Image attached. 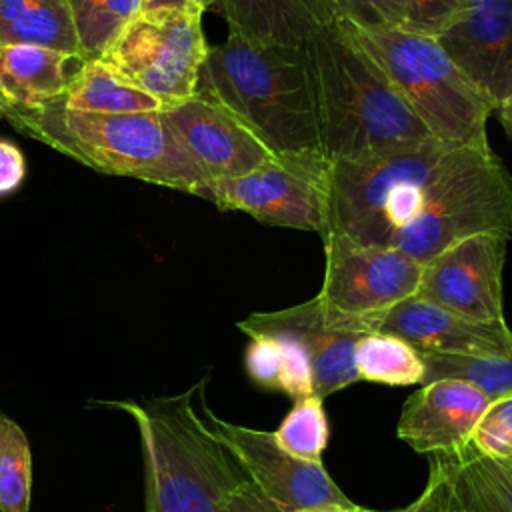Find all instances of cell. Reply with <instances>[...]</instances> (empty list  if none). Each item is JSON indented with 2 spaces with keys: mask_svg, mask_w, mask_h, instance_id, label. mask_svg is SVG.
<instances>
[{
  "mask_svg": "<svg viewBox=\"0 0 512 512\" xmlns=\"http://www.w3.org/2000/svg\"><path fill=\"white\" fill-rule=\"evenodd\" d=\"M324 192L326 234L400 250L420 266L472 234L512 236V176L490 148L430 136L328 164Z\"/></svg>",
  "mask_w": 512,
  "mask_h": 512,
  "instance_id": "6da1fadb",
  "label": "cell"
},
{
  "mask_svg": "<svg viewBox=\"0 0 512 512\" xmlns=\"http://www.w3.org/2000/svg\"><path fill=\"white\" fill-rule=\"evenodd\" d=\"M196 94L230 112L276 160L326 178L306 46L258 44L228 32L208 46Z\"/></svg>",
  "mask_w": 512,
  "mask_h": 512,
  "instance_id": "7a4b0ae2",
  "label": "cell"
},
{
  "mask_svg": "<svg viewBox=\"0 0 512 512\" xmlns=\"http://www.w3.org/2000/svg\"><path fill=\"white\" fill-rule=\"evenodd\" d=\"M304 46L326 164L430 138L344 22H326Z\"/></svg>",
  "mask_w": 512,
  "mask_h": 512,
  "instance_id": "3957f363",
  "label": "cell"
},
{
  "mask_svg": "<svg viewBox=\"0 0 512 512\" xmlns=\"http://www.w3.org/2000/svg\"><path fill=\"white\" fill-rule=\"evenodd\" d=\"M204 380L178 396L100 402L126 412L140 436L146 512H224L246 480L204 414Z\"/></svg>",
  "mask_w": 512,
  "mask_h": 512,
  "instance_id": "277c9868",
  "label": "cell"
},
{
  "mask_svg": "<svg viewBox=\"0 0 512 512\" xmlns=\"http://www.w3.org/2000/svg\"><path fill=\"white\" fill-rule=\"evenodd\" d=\"M0 114L22 134L96 172L138 178L188 194H198L206 184L160 110L98 114L50 102L36 108L0 106Z\"/></svg>",
  "mask_w": 512,
  "mask_h": 512,
  "instance_id": "5b68a950",
  "label": "cell"
},
{
  "mask_svg": "<svg viewBox=\"0 0 512 512\" xmlns=\"http://www.w3.org/2000/svg\"><path fill=\"white\" fill-rule=\"evenodd\" d=\"M344 24L378 62L432 138L456 146L490 148L486 124L492 106L450 60L436 38L386 26Z\"/></svg>",
  "mask_w": 512,
  "mask_h": 512,
  "instance_id": "8992f818",
  "label": "cell"
},
{
  "mask_svg": "<svg viewBox=\"0 0 512 512\" xmlns=\"http://www.w3.org/2000/svg\"><path fill=\"white\" fill-rule=\"evenodd\" d=\"M208 52L202 12H138L100 58L162 106L186 100L198 90Z\"/></svg>",
  "mask_w": 512,
  "mask_h": 512,
  "instance_id": "52a82bcc",
  "label": "cell"
},
{
  "mask_svg": "<svg viewBox=\"0 0 512 512\" xmlns=\"http://www.w3.org/2000/svg\"><path fill=\"white\" fill-rule=\"evenodd\" d=\"M322 242L324 280L318 300L338 326L356 332L360 320L418 292L422 266L404 252L368 246L338 232H328Z\"/></svg>",
  "mask_w": 512,
  "mask_h": 512,
  "instance_id": "ba28073f",
  "label": "cell"
},
{
  "mask_svg": "<svg viewBox=\"0 0 512 512\" xmlns=\"http://www.w3.org/2000/svg\"><path fill=\"white\" fill-rule=\"evenodd\" d=\"M204 414L246 480L280 512L324 504L356 506L322 464L292 456L278 444L274 432L218 418L206 402Z\"/></svg>",
  "mask_w": 512,
  "mask_h": 512,
  "instance_id": "9c48e42d",
  "label": "cell"
},
{
  "mask_svg": "<svg viewBox=\"0 0 512 512\" xmlns=\"http://www.w3.org/2000/svg\"><path fill=\"white\" fill-rule=\"evenodd\" d=\"M196 196L268 226L316 232L320 238L328 230L324 176L276 158L248 174L206 182Z\"/></svg>",
  "mask_w": 512,
  "mask_h": 512,
  "instance_id": "30bf717a",
  "label": "cell"
},
{
  "mask_svg": "<svg viewBox=\"0 0 512 512\" xmlns=\"http://www.w3.org/2000/svg\"><path fill=\"white\" fill-rule=\"evenodd\" d=\"M506 244L508 236L498 232L456 240L422 264L416 294L474 320H506L502 296Z\"/></svg>",
  "mask_w": 512,
  "mask_h": 512,
  "instance_id": "8fae6325",
  "label": "cell"
},
{
  "mask_svg": "<svg viewBox=\"0 0 512 512\" xmlns=\"http://www.w3.org/2000/svg\"><path fill=\"white\" fill-rule=\"evenodd\" d=\"M436 42L492 110L512 98V0H460Z\"/></svg>",
  "mask_w": 512,
  "mask_h": 512,
  "instance_id": "7c38bea8",
  "label": "cell"
},
{
  "mask_svg": "<svg viewBox=\"0 0 512 512\" xmlns=\"http://www.w3.org/2000/svg\"><path fill=\"white\" fill-rule=\"evenodd\" d=\"M356 332L396 336L422 356H486L512 350V330L506 320H474L418 294L360 320Z\"/></svg>",
  "mask_w": 512,
  "mask_h": 512,
  "instance_id": "4fadbf2b",
  "label": "cell"
},
{
  "mask_svg": "<svg viewBox=\"0 0 512 512\" xmlns=\"http://www.w3.org/2000/svg\"><path fill=\"white\" fill-rule=\"evenodd\" d=\"M160 114L206 182L242 176L274 160L230 112L200 94L162 106Z\"/></svg>",
  "mask_w": 512,
  "mask_h": 512,
  "instance_id": "5bb4252c",
  "label": "cell"
},
{
  "mask_svg": "<svg viewBox=\"0 0 512 512\" xmlns=\"http://www.w3.org/2000/svg\"><path fill=\"white\" fill-rule=\"evenodd\" d=\"M236 326L246 336L268 334L296 342L310 360L314 390L322 400L360 380L354 368V348L364 332L338 326L318 296L284 310L254 312Z\"/></svg>",
  "mask_w": 512,
  "mask_h": 512,
  "instance_id": "9a60e30c",
  "label": "cell"
},
{
  "mask_svg": "<svg viewBox=\"0 0 512 512\" xmlns=\"http://www.w3.org/2000/svg\"><path fill=\"white\" fill-rule=\"evenodd\" d=\"M488 404L490 398L464 380H432L404 402L396 434L418 454H460L470 446Z\"/></svg>",
  "mask_w": 512,
  "mask_h": 512,
  "instance_id": "2e32d148",
  "label": "cell"
},
{
  "mask_svg": "<svg viewBox=\"0 0 512 512\" xmlns=\"http://www.w3.org/2000/svg\"><path fill=\"white\" fill-rule=\"evenodd\" d=\"M228 32L258 44L304 46L330 22L318 0H214Z\"/></svg>",
  "mask_w": 512,
  "mask_h": 512,
  "instance_id": "e0dca14e",
  "label": "cell"
},
{
  "mask_svg": "<svg viewBox=\"0 0 512 512\" xmlns=\"http://www.w3.org/2000/svg\"><path fill=\"white\" fill-rule=\"evenodd\" d=\"M452 498V512H512V460L492 458L468 446L460 454L434 456Z\"/></svg>",
  "mask_w": 512,
  "mask_h": 512,
  "instance_id": "ac0fdd59",
  "label": "cell"
},
{
  "mask_svg": "<svg viewBox=\"0 0 512 512\" xmlns=\"http://www.w3.org/2000/svg\"><path fill=\"white\" fill-rule=\"evenodd\" d=\"M66 60V54L40 46H0V106L36 108L60 100Z\"/></svg>",
  "mask_w": 512,
  "mask_h": 512,
  "instance_id": "d6986e66",
  "label": "cell"
},
{
  "mask_svg": "<svg viewBox=\"0 0 512 512\" xmlns=\"http://www.w3.org/2000/svg\"><path fill=\"white\" fill-rule=\"evenodd\" d=\"M28 44L80 60L68 0H0V46Z\"/></svg>",
  "mask_w": 512,
  "mask_h": 512,
  "instance_id": "ffe728a7",
  "label": "cell"
},
{
  "mask_svg": "<svg viewBox=\"0 0 512 512\" xmlns=\"http://www.w3.org/2000/svg\"><path fill=\"white\" fill-rule=\"evenodd\" d=\"M62 106L98 114H138L158 112L162 102L148 92L136 88L102 60H86L68 76L60 96Z\"/></svg>",
  "mask_w": 512,
  "mask_h": 512,
  "instance_id": "44dd1931",
  "label": "cell"
},
{
  "mask_svg": "<svg viewBox=\"0 0 512 512\" xmlns=\"http://www.w3.org/2000/svg\"><path fill=\"white\" fill-rule=\"evenodd\" d=\"M248 338L244 368L254 384L264 390L284 392L294 402L316 396L310 360L296 342L268 334Z\"/></svg>",
  "mask_w": 512,
  "mask_h": 512,
  "instance_id": "7402d4cb",
  "label": "cell"
},
{
  "mask_svg": "<svg viewBox=\"0 0 512 512\" xmlns=\"http://www.w3.org/2000/svg\"><path fill=\"white\" fill-rule=\"evenodd\" d=\"M354 368L360 380L384 386L422 384L426 366L408 342L380 332H364L354 348Z\"/></svg>",
  "mask_w": 512,
  "mask_h": 512,
  "instance_id": "603a6c76",
  "label": "cell"
},
{
  "mask_svg": "<svg viewBox=\"0 0 512 512\" xmlns=\"http://www.w3.org/2000/svg\"><path fill=\"white\" fill-rule=\"evenodd\" d=\"M80 62L100 60L126 24L140 12V0H68Z\"/></svg>",
  "mask_w": 512,
  "mask_h": 512,
  "instance_id": "cb8c5ba5",
  "label": "cell"
},
{
  "mask_svg": "<svg viewBox=\"0 0 512 512\" xmlns=\"http://www.w3.org/2000/svg\"><path fill=\"white\" fill-rule=\"evenodd\" d=\"M424 382L440 378L464 380L482 390L490 400L512 394V350L486 356H422ZM420 384V386H422Z\"/></svg>",
  "mask_w": 512,
  "mask_h": 512,
  "instance_id": "d4e9b609",
  "label": "cell"
},
{
  "mask_svg": "<svg viewBox=\"0 0 512 512\" xmlns=\"http://www.w3.org/2000/svg\"><path fill=\"white\" fill-rule=\"evenodd\" d=\"M32 494L30 444L12 418L0 414V512H28Z\"/></svg>",
  "mask_w": 512,
  "mask_h": 512,
  "instance_id": "484cf974",
  "label": "cell"
},
{
  "mask_svg": "<svg viewBox=\"0 0 512 512\" xmlns=\"http://www.w3.org/2000/svg\"><path fill=\"white\" fill-rule=\"evenodd\" d=\"M274 438L292 456L322 464V454L330 438L324 400L318 396L296 400L274 432Z\"/></svg>",
  "mask_w": 512,
  "mask_h": 512,
  "instance_id": "4316f807",
  "label": "cell"
},
{
  "mask_svg": "<svg viewBox=\"0 0 512 512\" xmlns=\"http://www.w3.org/2000/svg\"><path fill=\"white\" fill-rule=\"evenodd\" d=\"M460 0H368L376 26L436 38Z\"/></svg>",
  "mask_w": 512,
  "mask_h": 512,
  "instance_id": "83f0119b",
  "label": "cell"
},
{
  "mask_svg": "<svg viewBox=\"0 0 512 512\" xmlns=\"http://www.w3.org/2000/svg\"><path fill=\"white\" fill-rule=\"evenodd\" d=\"M470 446L492 458L512 460V394L490 400Z\"/></svg>",
  "mask_w": 512,
  "mask_h": 512,
  "instance_id": "f1b7e54d",
  "label": "cell"
},
{
  "mask_svg": "<svg viewBox=\"0 0 512 512\" xmlns=\"http://www.w3.org/2000/svg\"><path fill=\"white\" fill-rule=\"evenodd\" d=\"M400 512H452V498H450L448 484L434 462L430 466L426 488L420 492V496L414 502L400 508Z\"/></svg>",
  "mask_w": 512,
  "mask_h": 512,
  "instance_id": "f546056e",
  "label": "cell"
},
{
  "mask_svg": "<svg viewBox=\"0 0 512 512\" xmlns=\"http://www.w3.org/2000/svg\"><path fill=\"white\" fill-rule=\"evenodd\" d=\"M26 176V162L20 148L10 140H0V198L12 194Z\"/></svg>",
  "mask_w": 512,
  "mask_h": 512,
  "instance_id": "4dcf8cb0",
  "label": "cell"
},
{
  "mask_svg": "<svg viewBox=\"0 0 512 512\" xmlns=\"http://www.w3.org/2000/svg\"><path fill=\"white\" fill-rule=\"evenodd\" d=\"M330 20L348 22L354 26H376L368 0H318Z\"/></svg>",
  "mask_w": 512,
  "mask_h": 512,
  "instance_id": "1f68e13d",
  "label": "cell"
},
{
  "mask_svg": "<svg viewBox=\"0 0 512 512\" xmlns=\"http://www.w3.org/2000/svg\"><path fill=\"white\" fill-rule=\"evenodd\" d=\"M224 512H280L248 480H244L228 498Z\"/></svg>",
  "mask_w": 512,
  "mask_h": 512,
  "instance_id": "d6a6232c",
  "label": "cell"
},
{
  "mask_svg": "<svg viewBox=\"0 0 512 512\" xmlns=\"http://www.w3.org/2000/svg\"><path fill=\"white\" fill-rule=\"evenodd\" d=\"M214 0H140V12H202L210 8Z\"/></svg>",
  "mask_w": 512,
  "mask_h": 512,
  "instance_id": "836d02e7",
  "label": "cell"
},
{
  "mask_svg": "<svg viewBox=\"0 0 512 512\" xmlns=\"http://www.w3.org/2000/svg\"><path fill=\"white\" fill-rule=\"evenodd\" d=\"M296 512H372L366 510L362 506H342V504H324V506H310V508H302Z\"/></svg>",
  "mask_w": 512,
  "mask_h": 512,
  "instance_id": "e575fe53",
  "label": "cell"
},
{
  "mask_svg": "<svg viewBox=\"0 0 512 512\" xmlns=\"http://www.w3.org/2000/svg\"><path fill=\"white\" fill-rule=\"evenodd\" d=\"M496 110H498L500 126L504 128V132H506L508 138L512 140V98H508L506 102H502Z\"/></svg>",
  "mask_w": 512,
  "mask_h": 512,
  "instance_id": "d590c367",
  "label": "cell"
},
{
  "mask_svg": "<svg viewBox=\"0 0 512 512\" xmlns=\"http://www.w3.org/2000/svg\"><path fill=\"white\" fill-rule=\"evenodd\" d=\"M394 512H400V510H394Z\"/></svg>",
  "mask_w": 512,
  "mask_h": 512,
  "instance_id": "8d00e7d4",
  "label": "cell"
},
{
  "mask_svg": "<svg viewBox=\"0 0 512 512\" xmlns=\"http://www.w3.org/2000/svg\"><path fill=\"white\" fill-rule=\"evenodd\" d=\"M0 118H2V114H0Z\"/></svg>",
  "mask_w": 512,
  "mask_h": 512,
  "instance_id": "74e56055",
  "label": "cell"
}]
</instances>
